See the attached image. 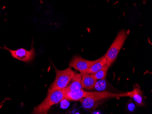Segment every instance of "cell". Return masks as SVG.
<instances>
[{"label":"cell","instance_id":"1","mask_svg":"<svg viewBox=\"0 0 152 114\" xmlns=\"http://www.w3.org/2000/svg\"><path fill=\"white\" fill-rule=\"evenodd\" d=\"M66 91L65 88L48 93V96L41 104L36 107L33 114H48L51 107L64 99Z\"/></svg>","mask_w":152,"mask_h":114},{"label":"cell","instance_id":"2","mask_svg":"<svg viewBox=\"0 0 152 114\" xmlns=\"http://www.w3.org/2000/svg\"><path fill=\"white\" fill-rule=\"evenodd\" d=\"M127 37L128 33L125 30H122L117 34L115 40L104 55L106 59V65L108 68L117 58Z\"/></svg>","mask_w":152,"mask_h":114},{"label":"cell","instance_id":"3","mask_svg":"<svg viewBox=\"0 0 152 114\" xmlns=\"http://www.w3.org/2000/svg\"><path fill=\"white\" fill-rule=\"evenodd\" d=\"M56 78L48 93L66 88L73 78L75 72L70 68H68L61 70L56 69Z\"/></svg>","mask_w":152,"mask_h":114},{"label":"cell","instance_id":"4","mask_svg":"<svg viewBox=\"0 0 152 114\" xmlns=\"http://www.w3.org/2000/svg\"><path fill=\"white\" fill-rule=\"evenodd\" d=\"M0 48L8 50L13 57L15 58V59H17L20 61L26 62L31 61L35 57V49L32 47L30 51H28L23 48H20L17 50H11L6 46L4 47Z\"/></svg>","mask_w":152,"mask_h":114},{"label":"cell","instance_id":"5","mask_svg":"<svg viewBox=\"0 0 152 114\" xmlns=\"http://www.w3.org/2000/svg\"><path fill=\"white\" fill-rule=\"evenodd\" d=\"M102 58H100L94 61H88L82 58L80 56H75L69 63L70 66L74 68L76 70L79 71L80 74L85 72L94 64L99 61Z\"/></svg>","mask_w":152,"mask_h":114},{"label":"cell","instance_id":"6","mask_svg":"<svg viewBox=\"0 0 152 114\" xmlns=\"http://www.w3.org/2000/svg\"><path fill=\"white\" fill-rule=\"evenodd\" d=\"M123 94H115L110 92L102 91L88 92L87 97H91L98 100H101L108 98L123 97Z\"/></svg>","mask_w":152,"mask_h":114},{"label":"cell","instance_id":"7","mask_svg":"<svg viewBox=\"0 0 152 114\" xmlns=\"http://www.w3.org/2000/svg\"><path fill=\"white\" fill-rule=\"evenodd\" d=\"M82 76L80 74L75 73L69 83L66 87V92L82 89Z\"/></svg>","mask_w":152,"mask_h":114},{"label":"cell","instance_id":"8","mask_svg":"<svg viewBox=\"0 0 152 114\" xmlns=\"http://www.w3.org/2000/svg\"><path fill=\"white\" fill-rule=\"evenodd\" d=\"M88 92L84 91L82 89L75 91H67L66 93L64 99L67 100H80L83 98L87 97Z\"/></svg>","mask_w":152,"mask_h":114},{"label":"cell","instance_id":"9","mask_svg":"<svg viewBox=\"0 0 152 114\" xmlns=\"http://www.w3.org/2000/svg\"><path fill=\"white\" fill-rule=\"evenodd\" d=\"M130 97L133 99L138 105H142L143 104L142 92L140 88H134L133 91L123 94V97Z\"/></svg>","mask_w":152,"mask_h":114},{"label":"cell","instance_id":"10","mask_svg":"<svg viewBox=\"0 0 152 114\" xmlns=\"http://www.w3.org/2000/svg\"><path fill=\"white\" fill-rule=\"evenodd\" d=\"M97 80L93 74H84L82 76V87L88 90L94 89Z\"/></svg>","mask_w":152,"mask_h":114},{"label":"cell","instance_id":"11","mask_svg":"<svg viewBox=\"0 0 152 114\" xmlns=\"http://www.w3.org/2000/svg\"><path fill=\"white\" fill-rule=\"evenodd\" d=\"M106 65V59L105 58V56H103L99 61L95 63L92 66L89 68L88 70L80 74L81 76L84 74H93L100 70Z\"/></svg>","mask_w":152,"mask_h":114},{"label":"cell","instance_id":"12","mask_svg":"<svg viewBox=\"0 0 152 114\" xmlns=\"http://www.w3.org/2000/svg\"><path fill=\"white\" fill-rule=\"evenodd\" d=\"M80 102L83 107L87 110H91L95 108L98 106L100 100L96 99L91 97H86L80 99Z\"/></svg>","mask_w":152,"mask_h":114},{"label":"cell","instance_id":"13","mask_svg":"<svg viewBox=\"0 0 152 114\" xmlns=\"http://www.w3.org/2000/svg\"><path fill=\"white\" fill-rule=\"evenodd\" d=\"M108 67L107 66H104L102 69L96 72V73L93 74V75L95 79L96 80H102L104 79L107 74V70H108Z\"/></svg>","mask_w":152,"mask_h":114},{"label":"cell","instance_id":"14","mask_svg":"<svg viewBox=\"0 0 152 114\" xmlns=\"http://www.w3.org/2000/svg\"><path fill=\"white\" fill-rule=\"evenodd\" d=\"M107 87V84L106 81L104 79L102 80H97L96 83L95 85L94 88L98 91H105Z\"/></svg>","mask_w":152,"mask_h":114},{"label":"cell","instance_id":"15","mask_svg":"<svg viewBox=\"0 0 152 114\" xmlns=\"http://www.w3.org/2000/svg\"><path fill=\"white\" fill-rule=\"evenodd\" d=\"M68 100L66 99H64L61 100V107L63 108H66L68 106L69 103H68Z\"/></svg>","mask_w":152,"mask_h":114},{"label":"cell","instance_id":"16","mask_svg":"<svg viewBox=\"0 0 152 114\" xmlns=\"http://www.w3.org/2000/svg\"><path fill=\"white\" fill-rule=\"evenodd\" d=\"M128 109L131 112H133L134 110L135 109V106L134 104L133 103H130L128 105Z\"/></svg>","mask_w":152,"mask_h":114}]
</instances>
